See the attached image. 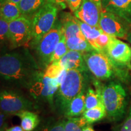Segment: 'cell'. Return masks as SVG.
<instances>
[{"label":"cell","instance_id":"4dcf8cb0","mask_svg":"<svg viewBox=\"0 0 131 131\" xmlns=\"http://www.w3.org/2000/svg\"><path fill=\"white\" fill-rule=\"evenodd\" d=\"M7 115L3 114L0 111V131H6L7 127Z\"/></svg>","mask_w":131,"mask_h":131},{"label":"cell","instance_id":"44dd1931","mask_svg":"<svg viewBox=\"0 0 131 131\" xmlns=\"http://www.w3.org/2000/svg\"><path fill=\"white\" fill-rule=\"evenodd\" d=\"M66 44L69 50H76L83 53L91 52L95 50L91 44L85 38L71 37L66 39Z\"/></svg>","mask_w":131,"mask_h":131},{"label":"cell","instance_id":"e0dca14e","mask_svg":"<svg viewBox=\"0 0 131 131\" xmlns=\"http://www.w3.org/2000/svg\"><path fill=\"white\" fill-rule=\"evenodd\" d=\"M85 90L70 101L68 106L65 117L67 118L76 117L81 115L85 111Z\"/></svg>","mask_w":131,"mask_h":131},{"label":"cell","instance_id":"836d02e7","mask_svg":"<svg viewBox=\"0 0 131 131\" xmlns=\"http://www.w3.org/2000/svg\"><path fill=\"white\" fill-rule=\"evenodd\" d=\"M6 131H24L23 129L21 127V126H12L9 128L6 129Z\"/></svg>","mask_w":131,"mask_h":131},{"label":"cell","instance_id":"603a6c76","mask_svg":"<svg viewBox=\"0 0 131 131\" xmlns=\"http://www.w3.org/2000/svg\"><path fill=\"white\" fill-rule=\"evenodd\" d=\"M83 117L89 124L99 122L106 117L105 107L103 104L95 107L85 110L83 114Z\"/></svg>","mask_w":131,"mask_h":131},{"label":"cell","instance_id":"6da1fadb","mask_svg":"<svg viewBox=\"0 0 131 131\" xmlns=\"http://www.w3.org/2000/svg\"><path fill=\"white\" fill-rule=\"evenodd\" d=\"M40 70L27 49L0 54V83L6 88L28 89Z\"/></svg>","mask_w":131,"mask_h":131},{"label":"cell","instance_id":"d590c367","mask_svg":"<svg viewBox=\"0 0 131 131\" xmlns=\"http://www.w3.org/2000/svg\"><path fill=\"white\" fill-rule=\"evenodd\" d=\"M126 40H127V41H128L131 45V30L128 33V34H127Z\"/></svg>","mask_w":131,"mask_h":131},{"label":"cell","instance_id":"7a4b0ae2","mask_svg":"<svg viewBox=\"0 0 131 131\" xmlns=\"http://www.w3.org/2000/svg\"><path fill=\"white\" fill-rule=\"evenodd\" d=\"M101 98L106 117L109 120L118 122L124 118L128 107L129 98L126 90L119 82L111 81L103 86Z\"/></svg>","mask_w":131,"mask_h":131},{"label":"cell","instance_id":"9a60e30c","mask_svg":"<svg viewBox=\"0 0 131 131\" xmlns=\"http://www.w3.org/2000/svg\"><path fill=\"white\" fill-rule=\"evenodd\" d=\"M61 23L66 39L75 37L85 38L75 16H66Z\"/></svg>","mask_w":131,"mask_h":131},{"label":"cell","instance_id":"8fae6325","mask_svg":"<svg viewBox=\"0 0 131 131\" xmlns=\"http://www.w3.org/2000/svg\"><path fill=\"white\" fill-rule=\"evenodd\" d=\"M105 53L112 61L114 70L125 68L131 70V47L126 42L111 37Z\"/></svg>","mask_w":131,"mask_h":131},{"label":"cell","instance_id":"f35d334b","mask_svg":"<svg viewBox=\"0 0 131 131\" xmlns=\"http://www.w3.org/2000/svg\"><path fill=\"white\" fill-rule=\"evenodd\" d=\"M5 0H0V10H1V6H2V5L3 4V3H4Z\"/></svg>","mask_w":131,"mask_h":131},{"label":"cell","instance_id":"f1b7e54d","mask_svg":"<svg viewBox=\"0 0 131 131\" xmlns=\"http://www.w3.org/2000/svg\"><path fill=\"white\" fill-rule=\"evenodd\" d=\"M111 36L107 35L103 32L96 40V45L97 47V51L102 52L105 53L109 41L111 40Z\"/></svg>","mask_w":131,"mask_h":131},{"label":"cell","instance_id":"5bb4252c","mask_svg":"<svg viewBox=\"0 0 131 131\" xmlns=\"http://www.w3.org/2000/svg\"><path fill=\"white\" fill-rule=\"evenodd\" d=\"M83 52L76 50H69L62 58L59 60V63L63 69L69 70H78L82 72L88 70L85 63Z\"/></svg>","mask_w":131,"mask_h":131},{"label":"cell","instance_id":"2e32d148","mask_svg":"<svg viewBox=\"0 0 131 131\" xmlns=\"http://www.w3.org/2000/svg\"><path fill=\"white\" fill-rule=\"evenodd\" d=\"M21 119V126L24 131H33L37 128L41 121L38 115L35 112L26 110L16 114Z\"/></svg>","mask_w":131,"mask_h":131},{"label":"cell","instance_id":"ffe728a7","mask_svg":"<svg viewBox=\"0 0 131 131\" xmlns=\"http://www.w3.org/2000/svg\"><path fill=\"white\" fill-rule=\"evenodd\" d=\"M21 15L18 4L4 1L0 10V18L9 23L18 18Z\"/></svg>","mask_w":131,"mask_h":131},{"label":"cell","instance_id":"7c38bea8","mask_svg":"<svg viewBox=\"0 0 131 131\" xmlns=\"http://www.w3.org/2000/svg\"><path fill=\"white\" fill-rule=\"evenodd\" d=\"M102 8L92 0H82L80 7L73 12L75 18L93 27H99Z\"/></svg>","mask_w":131,"mask_h":131},{"label":"cell","instance_id":"277c9868","mask_svg":"<svg viewBox=\"0 0 131 131\" xmlns=\"http://www.w3.org/2000/svg\"><path fill=\"white\" fill-rule=\"evenodd\" d=\"M58 11L57 5L47 1L33 15L32 39L29 44L31 48L35 49L42 37L51 30L56 22Z\"/></svg>","mask_w":131,"mask_h":131},{"label":"cell","instance_id":"cb8c5ba5","mask_svg":"<svg viewBox=\"0 0 131 131\" xmlns=\"http://www.w3.org/2000/svg\"><path fill=\"white\" fill-rule=\"evenodd\" d=\"M89 125L83 117L68 118L64 123L65 131H83L85 127Z\"/></svg>","mask_w":131,"mask_h":131},{"label":"cell","instance_id":"ab89813d","mask_svg":"<svg viewBox=\"0 0 131 131\" xmlns=\"http://www.w3.org/2000/svg\"><path fill=\"white\" fill-rule=\"evenodd\" d=\"M1 49H0V54H1Z\"/></svg>","mask_w":131,"mask_h":131},{"label":"cell","instance_id":"ac0fdd59","mask_svg":"<svg viewBox=\"0 0 131 131\" xmlns=\"http://www.w3.org/2000/svg\"><path fill=\"white\" fill-rule=\"evenodd\" d=\"M77 21L79 24L80 29L85 38L91 44V45L97 51V47L96 45V40L98 37L103 32L100 27H93L89 24L84 23L76 18Z\"/></svg>","mask_w":131,"mask_h":131},{"label":"cell","instance_id":"7402d4cb","mask_svg":"<svg viewBox=\"0 0 131 131\" xmlns=\"http://www.w3.org/2000/svg\"><path fill=\"white\" fill-rule=\"evenodd\" d=\"M65 120L57 119L53 118H48L39 125L33 131H65Z\"/></svg>","mask_w":131,"mask_h":131},{"label":"cell","instance_id":"8d00e7d4","mask_svg":"<svg viewBox=\"0 0 131 131\" xmlns=\"http://www.w3.org/2000/svg\"><path fill=\"white\" fill-rule=\"evenodd\" d=\"M92 1H94V3H95L96 4H98L100 7L102 8V6H101V1L102 0H92Z\"/></svg>","mask_w":131,"mask_h":131},{"label":"cell","instance_id":"484cf974","mask_svg":"<svg viewBox=\"0 0 131 131\" xmlns=\"http://www.w3.org/2000/svg\"><path fill=\"white\" fill-rule=\"evenodd\" d=\"M69 49H68V46H67L66 38L63 34L61 40L59 41L56 48H55V51L53 52V54L51 58V62H50V63H52V62L59 61L69 51Z\"/></svg>","mask_w":131,"mask_h":131},{"label":"cell","instance_id":"e575fe53","mask_svg":"<svg viewBox=\"0 0 131 131\" xmlns=\"http://www.w3.org/2000/svg\"><path fill=\"white\" fill-rule=\"evenodd\" d=\"M83 131H95V130H94V129L91 126H89V125H88L87 126H86L84 129H83Z\"/></svg>","mask_w":131,"mask_h":131},{"label":"cell","instance_id":"30bf717a","mask_svg":"<svg viewBox=\"0 0 131 131\" xmlns=\"http://www.w3.org/2000/svg\"><path fill=\"white\" fill-rule=\"evenodd\" d=\"M99 27L111 37L126 39L130 31L131 25L117 15L102 9L99 21Z\"/></svg>","mask_w":131,"mask_h":131},{"label":"cell","instance_id":"d6986e66","mask_svg":"<svg viewBox=\"0 0 131 131\" xmlns=\"http://www.w3.org/2000/svg\"><path fill=\"white\" fill-rule=\"evenodd\" d=\"M47 1V0H21L18 6L22 15L30 17L33 16Z\"/></svg>","mask_w":131,"mask_h":131},{"label":"cell","instance_id":"74e56055","mask_svg":"<svg viewBox=\"0 0 131 131\" xmlns=\"http://www.w3.org/2000/svg\"><path fill=\"white\" fill-rule=\"evenodd\" d=\"M5 1H9V2H11V3H15L16 4H18L19 2H20L21 0H5Z\"/></svg>","mask_w":131,"mask_h":131},{"label":"cell","instance_id":"1f68e13d","mask_svg":"<svg viewBox=\"0 0 131 131\" xmlns=\"http://www.w3.org/2000/svg\"><path fill=\"white\" fill-rule=\"evenodd\" d=\"M68 70L67 69H63L61 72V73L59 74L58 76L56 78H55V80H56L57 83H58L59 86H60V85L62 84V83L64 81V80L66 77L67 73H68Z\"/></svg>","mask_w":131,"mask_h":131},{"label":"cell","instance_id":"3957f363","mask_svg":"<svg viewBox=\"0 0 131 131\" xmlns=\"http://www.w3.org/2000/svg\"><path fill=\"white\" fill-rule=\"evenodd\" d=\"M85 84L83 72L75 69L68 70L54 97V106L59 113L65 115L70 101L85 90Z\"/></svg>","mask_w":131,"mask_h":131},{"label":"cell","instance_id":"d6a6232c","mask_svg":"<svg viewBox=\"0 0 131 131\" xmlns=\"http://www.w3.org/2000/svg\"><path fill=\"white\" fill-rule=\"evenodd\" d=\"M47 1L53 4L61 6L63 8H65L66 6V3H67V0H47Z\"/></svg>","mask_w":131,"mask_h":131},{"label":"cell","instance_id":"d4e9b609","mask_svg":"<svg viewBox=\"0 0 131 131\" xmlns=\"http://www.w3.org/2000/svg\"><path fill=\"white\" fill-rule=\"evenodd\" d=\"M6 47L10 48L9 22L0 18V49L3 51Z\"/></svg>","mask_w":131,"mask_h":131},{"label":"cell","instance_id":"52a82bcc","mask_svg":"<svg viewBox=\"0 0 131 131\" xmlns=\"http://www.w3.org/2000/svg\"><path fill=\"white\" fill-rule=\"evenodd\" d=\"M60 86L55 79L46 76L40 70L29 88L31 96L37 102L46 103L53 107L54 97Z\"/></svg>","mask_w":131,"mask_h":131},{"label":"cell","instance_id":"5b68a950","mask_svg":"<svg viewBox=\"0 0 131 131\" xmlns=\"http://www.w3.org/2000/svg\"><path fill=\"white\" fill-rule=\"evenodd\" d=\"M64 34L61 22L57 21L51 30L42 37L35 47L36 61L40 69L45 70L51 62L57 45Z\"/></svg>","mask_w":131,"mask_h":131},{"label":"cell","instance_id":"8992f818","mask_svg":"<svg viewBox=\"0 0 131 131\" xmlns=\"http://www.w3.org/2000/svg\"><path fill=\"white\" fill-rule=\"evenodd\" d=\"M34 103L18 89L6 88L0 90V111L7 115L35 109Z\"/></svg>","mask_w":131,"mask_h":131},{"label":"cell","instance_id":"ba28073f","mask_svg":"<svg viewBox=\"0 0 131 131\" xmlns=\"http://www.w3.org/2000/svg\"><path fill=\"white\" fill-rule=\"evenodd\" d=\"M88 70L98 80H108L115 76L112 61L106 53L92 50L83 54Z\"/></svg>","mask_w":131,"mask_h":131},{"label":"cell","instance_id":"9c48e42d","mask_svg":"<svg viewBox=\"0 0 131 131\" xmlns=\"http://www.w3.org/2000/svg\"><path fill=\"white\" fill-rule=\"evenodd\" d=\"M32 18L21 15L9 23L10 49H15L29 45L32 39Z\"/></svg>","mask_w":131,"mask_h":131},{"label":"cell","instance_id":"4316f807","mask_svg":"<svg viewBox=\"0 0 131 131\" xmlns=\"http://www.w3.org/2000/svg\"><path fill=\"white\" fill-rule=\"evenodd\" d=\"M114 131H131V101L127 107L123 120L114 127Z\"/></svg>","mask_w":131,"mask_h":131},{"label":"cell","instance_id":"f546056e","mask_svg":"<svg viewBox=\"0 0 131 131\" xmlns=\"http://www.w3.org/2000/svg\"><path fill=\"white\" fill-rule=\"evenodd\" d=\"M81 2L82 0H67V4L72 12L76 11L80 7Z\"/></svg>","mask_w":131,"mask_h":131},{"label":"cell","instance_id":"83f0119b","mask_svg":"<svg viewBox=\"0 0 131 131\" xmlns=\"http://www.w3.org/2000/svg\"><path fill=\"white\" fill-rule=\"evenodd\" d=\"M63 69L59 63V61L52 62L50 64L47 66L44 71V73L47 77L55 79L59 74L61 73Z\"/></svg>","mask_w":131,"mask_h":131},{"label":"cell","instance_id":"4fadbf2b","mask_svg":"<svg viewBox=\"0 0 131 131\" xmlns=\"http://www.w3.org/2000/svg\"><path fill=\"white\" fill-rule=\"evenodd\" d=\"M102 9L117 15L131 25V0H102Z\"/></svg>","mask_w":131,"mask_h":131}]
</instances>
